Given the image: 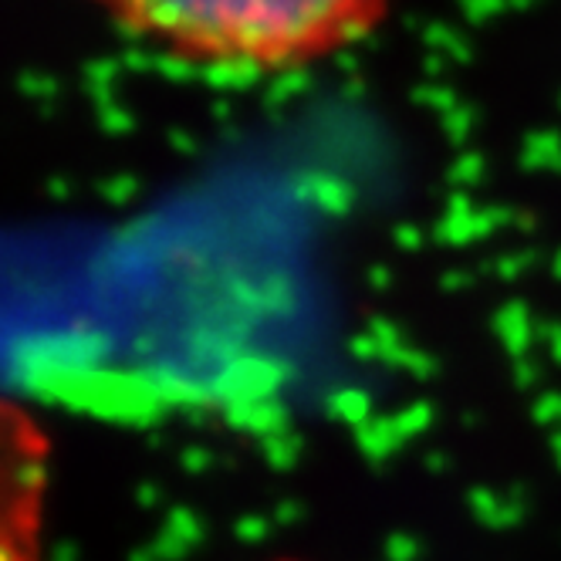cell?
Wrapping results in <instances>:
<instances>
[{
    "label": "cell",
    "instance_id": "obj_2",
    "mask_svg": "<svg viewBox=\"0 0 561 561\" xmlns=\"http://www.w3.org/2000/svg\"><path fill=\"white\" fill-rule=\"evenodd\" d=\"M48 436L0 399V561H45Z\"/></svg>",
    "mask_w": 561,
    "mask_h": 561
},
{
    "label": "cell",
    "instance_id": "obj_3",
    "mask_svg": "<svg viewBox=\"0 0 561 561\" xmlns=\"http://www.w3.org/2000/svg\"><path fill=\"white\" fill-rule=\"evenodd\" d=\"M274 561H301V558H274Z\"/></svg>",
    "mask_w": 561,
    "mask_h": 561
},
{
    "label": "cell",
    "instance_id": "obj_1",
    "mask_svg": "<svg viewBox=\"0 0 561 561\" xmlns=\"http://www.w3.org/2000/svg\"><path fill=\"white\" fill-rule=\"evenodd\" d=\"M180 65L285 75L373 37L396 0H85Z\"/></svg>",
    "mask_w": 561,
    "mask_h": 561
}]
</instances>
